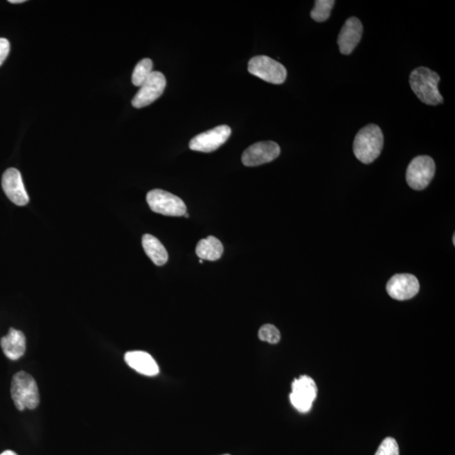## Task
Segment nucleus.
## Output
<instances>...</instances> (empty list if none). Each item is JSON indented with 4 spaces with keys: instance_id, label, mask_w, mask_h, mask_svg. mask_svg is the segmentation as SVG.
I'll list each match as a JSON object with an SVG mask.
<instances>
[{
    "instance_id": "15",
    "label": "nucleus",
    "mask_w": 455,
    "mask_h": 455,
    "mask_svg": "<svg viewBox=\"0 0 455 455\" xmlns=\"http://www.w3.org/2000/svg\"><path fill=\"white\" fill-rule=\"evenodd\" d=\"M3 354L8 358L17 360L25 354L26 340L24 333L19 330L10 328L7 335L0 340Z\"/></svg>"
},
{
    "instance_id": "28",
    "label": "nucleus",
    "mask_w": 455,
    "mask_h": 455,
    "mask_svg": "<svg viewBox=\"0 0 455 455\" xmlns=\"http://www.w3.org/2000/svg\"><path fill=\"white\" fill-rule=\"evenodd\" d=\"M223 455H230V454H223Z\"/></svg>"
},
{
    "instance_id": "1",
    "label": "nucleus",
    "mask_w": 455,
    "mask_h": 455,
    "mask_svg": "<svg viewBox=\"0 0 455 455\" xmlns=\"http://www.w3.org/2000/svg\"><path fill=\"white\" fill-rule=\"evenodd\" d=\"M439 75L425 67H419L410 75V85L417 98L429 105L442 104L443 98L438 90Z\"/></svg>"
},
{
    "instance_id": "6",
    "label": "nucleus",
    "mask_w": 455,
    "mask_h": 455,
    "mask_svg": "<svg viewBox=\"0 0 455 455\" xmlns=\"http://www.w3.org/2000/svg\"><path fill=\"white\" fill-rule=\"evenodd\" d=\"M434 159L427 155L413 159L407 170V181L409 187L421 191L430 184L435 174Z\"/></svg>"
},
{
    "instance_id": "16",
    "label": "nucleus",
    "mask_w": 455,
    "mask_h": 455,
    "mask_svg": "<svg viewBox=\"0 0 455 455\" xmlns=\"http://www.w3.org/2000/svg\"><path fill=\"white\" fill-rule=\"evenodd\" d=\"M144 252L156 265H163L168 261V252L162 243L153 235L146 234L142 238Z\"/></svg>"
},
{
    "instance_id": "18",
    "label": "nucleus",
    "mask_w": 455,
    "mask_h": 455,
    "mask_svg": "<svg viewBox=\"0 0 455 455\" xmlns=\"http://www.w3.org/2000/svg\"><path fill=\"white\" fill-rule=\"evenodd\" d=\"M153 62L150 59H144L136 64L132 75V82L135 86L141 87L143 83L153 73Z\"/></svg>"
},
{
    "instance_id": "27",
    "label": "nucleus",
    "mask_w": 455,
    "mask_h": 455,
    "mask_svg": "<svg viewBox=\"0 0 455 455\" xmlns=\"http://www.w3.org/2000/svg\"><path fill=\"white\" fill-rule=\"evenodd\" d=\"M199 263H200V264H203V261L200 259V261H199Z\"/></svg>"
},
{
    "instance_id": "14",
    "label": "nucleus",
    "mask_w": 455,
    "mask_h": 455,
    "mask_svg": "<svg viewBox=\"0 0 455 455\" xmlns=\"http://www.w3.org/2000/svg\"><path fill=\"white\" fill-rule=\"evenodd\" d=\"M125 361L132 370L146 376H155L159 373V366L155 360L148 352L132 351L124 356Z\"/></svg>"
},
{
    "instance_id": "25",
    "label": "nucleus",
    "mask_w": 455,
    "mask_h": 455,
    "mask_svg": "<svg viewBox=\"0 0 455 455\" xmlns=\"http://www.w3.org/2000/svg\"><path fill=\"white\" fill-rule=\"evenodd\" d=\"M184 216H185V218H189V215H188V214H187V212H185Z\"/></svg>"
},
{
    "instance_id": "11",
    "label": "nucleus",
    "mask_w": 455,
    "mask_h": 455,
    "mask_svg": "<svg viewBox=\"0 0 455 455\" xmlns=\"http://www.w3.org/2000/svg\"><path fill=\"white\" fill-rule=\"evenodd\" d=\"M420 284L414 275L396 274L387 283V293L396 301H408L418 294Z\"/></svg>"
},
{
    "instance_id": "13",
    "label": "nucleus",
    "mask_w": 455,
    "mask_h": 455,
    "mask_svg": "<svg viewBox=\"0 0 455 455\" xmlns=\"http://www.w3.org/2000/svg\"><path fill=\"white\" fill-rule=\"evenodd\" d=\"M362 22L356 17H350L344 23L339 33L337 44L341 53L344 55L351 54L360 43L363 35Z\"/></svg>"
},
{
    "instance_id": "21",
    "label": "nucleus",
    "mask_w": 455,
    "mask_h": 455,
    "mask_svg": "<svg viewBox=\"0 0 455 455\" xmlns=\"http://www.w3.org/2000/svg\"><path fill=\"white\" fill-rule=\"evenodd\" d=\"M375 455H400L399 445L393 438H386L383 440Z\"/></svg>"
},
{
    "instance_id": "26",
    "label": "nucleus",
    "mask_w": 455,
    "mask_h": 455,
    "mask_svg": "<svg viewBox=\"0 0 455 455\" xmlns=\"http://www.w3.org/2000/svg\"><path fill=\"white\" fill-rule=\"evenodd\" d=\"M453 243H454V244H455V234H454V237H453Z\"/></svg>"
},
{
    "instance_id": "10",
    "label": "nucleus",
    "mask_w": 455,
    "mask_h": 455,
    "mask_svg": "<svg viewBox=\"0 0 455 455\" xmlns=\"http://www.w3.org/2000/svg\"><path fill=\"white\" fill-rule=\"evenodd\" d=\"M280 152V147L275 142H259L245 150L241 159L245 166H258L274 161L279 156Z\"/></svg>"
},
{
    "instance_id": "23",
    "label": "nucleus",
    "mask_w": 455,
    "mask_h": 455,
    "mask_svg": "<svg viewBox=\"0 0 455 455\" xmlns=\"http://www.w3.org/2000/svg\"><path fill=\"white\" fill-rule=\"evenodd\" d=\"M0 455H18V454H15V453L14 452V451L6 450V451H5V452H3V453H2L1 454H0Z\"/></svg>"
},
{
    "instance_id": "19",
    "label": "nucleus",
    "mask_w": 455,
    "mask_h": 455,
    "mask_svg": "<svg viewBox=\"0 0 455 455\" xmlns=\"http://www.w3.org/2000/svg\"><path fill=\"white\" fill-rule=\"evenodd\" d=\"M335 3L334 0H316L314 9L310 12L311 18L317 22L328 20Z\"/></svg>"
},
{
    "instance_id": "7",
    "label": "nucleus",
    "mask_w": 455,
    "mask_h": 455,
    "mask_svg": "<svg viewBox=\"0 0 455 455\" xmlns=\"http://www.w3.org/2000/svg\"><path fill=\"white\" fill-rule=\"evenodd\" d=\"M317 392V385L313 378L303 375L292 383L291 403L299 412H308L316 399Z\"/></svg>"
},
{
    "instance_id": "9",
    "label": "nucleus",
    "mask_w": 455,
    "mask_h": 455,
    "mask_svg": "<svg viewBox=\"0 0 455 455\" xmlns=\"http://www.w3.org/2000/svg\"><path fill=\"white\" fill-rule=\"evenodd\" d=\"M231 134V129L227 125H221L196 135L190 141L189 147L193 151L211 153L221 147Z\"/></svg>"
},
{
    "instance_id": "3",
    "label": "nucleus",
    "mask_w": 455,
    "mask_h": 455,
    "mask_svg": "<svg viewBox=\"0 0 455 455\" xmlns=\"http://www.w3.org/2000/svg\"><path fill=\"white\" fill-rule=\"evenodd\" d=\"M11 396L19 411L33 410L40 403V394L35 379L24 371L15 374L11 382Z\"/></svg>"
},
{
    "instance_id": "20",
    "label": "nucleus",
    "mask_w": 455,
    "mask_h": 455,
    "mask_svg": "<svg viewBox=\"0 0 455 455\" xmlns=\"http://www.w3.org/2000/svg\"><path fill=\"white\" fill-rule=\"evenodd\" d=\"M261 341H267L271 344L279 343L281 339V334L275 325L267 324L261 326L258 333Z\"/></svg>"
},
{
    "instance_id": "2",
    "label": "nucleus",
    "mask_w": 455,
    "mask_h": 455,
    "mask_svg": "<svg viewBox=\"0 0 455 455\" xmlns=\"http://www.w3.org/2000/svg\"><path fill=\"white\" fill-rule=\"evenodd\" d=\"M383 146L384 135L381 128L375 124H369L356 134L354 142V152L359 161L369 165L381 154Z\"/></svg>"
},
{
    "instance_id": "24",
    "label": "nucleus",
    "mask_w": 455,
    "mask_h": 455,
    "mask_svg": "<svg viewBox=\"0 0 455 455\" xmlns=\"http://www.w3.org/2000/svg\"><path fill=\"white\" fill-rule=\"evenodd\" d=\"M9 2L11 3H25L26 0H10Z\"/></svg>"
},
{
    "instance_id": "5",
    "label": "nucleus",
    "mask_w": 455,
    "mask_h": 455,
    "mask_svg": "<svg viewBox=\"0 0 455 455\" xmlns=\"http://www.w3.org/2000/svg\"><path fill=\"white\" fill-rule=\"evenodd\" d=\"M248 71L264 81L281 85L287 78L285 67L267 56H256L250 60Z\"/></svg>"
},
{
    "instance_id": "17",
    "label": "nucleus",
    "mask_w": 455,
    "mask_h": 455,
    "mask_svg": "<svg viewBox=\"0 0 455 455\" xmlns=\"http://www.w3.org/2000/svg\"><path fill=\"white\" fill-rule=\"evenodd\" d=\"M223 252V246L221 241L214 236H208L203 239L196 245V256L201 260L210 261H218L221 258Z\"/></svg>"
},
{
    "instance_id": "4",
    "label": "nucleus",
    "mask_w": 455,
    "mask_h": 455,
    "mask_svg": "<svg viewBox=\"0 0 455 455\" xmlns=\"http://www.w3.org/2000/svg\"><path fill=\"white\" fill-rule=\"evenodd\" d=\"M146 199L151 210L156 214L180 217L187 212V206L180 197L161 189L152 190Z\"/></svg>"
},
{
    "instance_id": "12",
    "label": "nucleus",
    "mask_w": 455,
    "mask_h": 455,
    "mask_svg": "<svg viewBox=\"0 0 455 455\" xmlns=\"http://www.w3.org/2000/svg\"><path fill=\"white\" fill-rule=\"evenodd\" d=\"M2 188L8 199L17 206H25L29 203V196L23 183L21 174L17 169L6 170L2 176Z\"/></svg>"
},
{
    "instance_id": "22",
    "label": "nucleus",
    "mask_w": 455,
    "mask_h": 455,
    "mask_svg": "<svg viewBox=\"0 0 455 455\" xmlns=\"http://www.w3.org/2000/svg\"><path fill=\"white\" fill-rule=\"evenodd\" d=\"M10 50V41L6 38H0V66L5 62Z\"/></svg>"
},
{
    "instance_id": "8",
    "label": "nucleus",
    "mask_w": 455,
    "mask_h": 455,
    "mask_svg": "<svg viewBox=\"0 0 455 455\" xmlns=\"http://www.w3.org/2000/svg\"><path fill=\"white\" fill-rule=\"evenodd\" d=\"M165 86V75L161 72L154 71L132 99V106L135 108H143L153 103L161 97Z\"/></svg>"
}]
</instances>
